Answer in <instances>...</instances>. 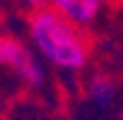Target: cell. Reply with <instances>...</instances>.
Wrapping results in <instances>:
<instances>
[{
  "label": "cell",
  "instance_id": "cell-1",
  "mask_svg": "<svg viewBox=\"0 0 123 120\" xmlns=\"http://www.w3.org/2000/svg\"><path fill=\"white\" fill-rule=\"evenodd\" d=\"M28 46L33 49L41 64L54 67L67 74H77L90 61V41L82 28L54 13L51 8H41L26 18Z\"/></svg>",
  "mask_w": 123,
  "mask_h": 120
},
{
  "label": "cell",
  "instance_id": "cell-2",
  "mask_svg": "<svg viewBox=\"0 0 123 120\" xmlns=\"http://www.w3.org/2000/svg\"><path fill=\"white\" fill-rule=\"evenodd\" d=\"M0 67L10 69L26 87H41L46 82V69L33 49L13 33H0Z\"/></svg>",
  "mask_w": 123,
  "mask_h": 120
},
{
  "label": "cell",
  "instance_id": "cell-3",
  "mask_svg": "<svg viewBox=\"0 0 123 120\" xmlns=\"http://www.w3.org/2000/svg\"><path fill=\"white\" fill-rule=\"evenodd\" d=\"M105 5L108 0H46V8H51L54 13H59L82 31L103 15Z\"/></svg>",
  "mask_w": 123,
  "mask_h": 120
},
{
  "label": "cell",
  "instance_id": "cell-4",
  "mask_svg": "<svg viewBox=\"0 0 123 120\" xmlns=\"http://www.w3.org/2000/svg\"><path fill=\"white\" fill-rule=\"evenodd\" d=\"M85 92L92 102L98 105H110L118 95V82H115L110 74H103V72H95V74L87 77L85 82Z\"/></svg>",
  "mask_w": 123,
  "mask_h": 120
},
{
  "label": "cell",
  "instance_id": "cell-5",
  "mask_svg": "<svg viewBox=\"0 0 123 120\" xmlns=\"http://www.w3.org/2000/svg\"><path fill=\"white\" fill-rule=\"evenodd\" d=\"M10 5H15L18 10H26V13H36V10H41V8H46V0H8Z\"/></svg>",
  "mask_w": 123,
  "mask_h": 120
}]
</instances>
